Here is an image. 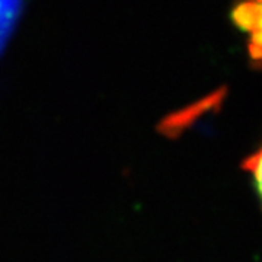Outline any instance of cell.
Here are the masks:
<instances>
[{"mask_svg": "<svg viewBox=\"0 0 262 262\" xmlns=\"http://www.w3.org/2000/svg\"><path fill=\"white\" fill-rule=\"evenodd\" d=\"M245 170L252 181L255 192L262 206V140L253 153H251L244 163Z\"/></svg>", "mask_w": 262, "mask_h": 262, "instance_id": "obj_2", "label": "cell"}, {"mask_svg": "<svg viewBox=\"0 0 262 262\" xmlns=\"http://www.w3.org/2000/svg\"><path fill=\"white\" fill-rule=\"evenodd\" d=\"M233 19L249 35V48L255 60H262V0H242L234 6Z\"/></svg>", "mask_w": 262, "mask_h": 262, "instance_id": "obj_1", "label": "cell"}]
</instances>
